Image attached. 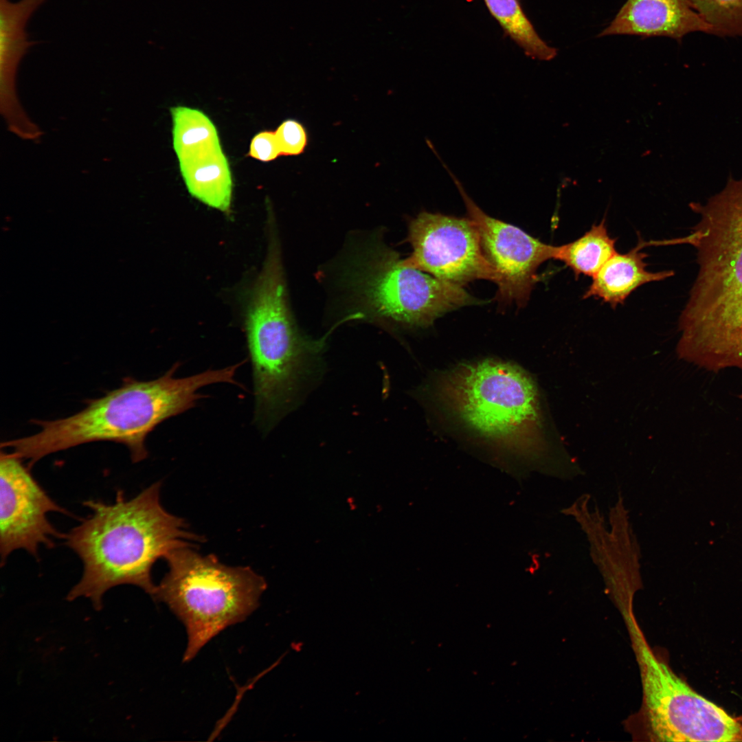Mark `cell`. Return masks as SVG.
Wrapping results in <instances>:
<instances>
[{
	"label": "cell",
	"mask_w": 742,
	"mask_h": 742,
	"mask_svg": "<svg viewBox=\"0 0 742 742\" xmlns=\"http://www.w3.org/2000/svg\"><path fill=\"white\" fill-rule=\"evenodd\" d=\"M157 482L131 499L122 491L106 504L89 499L91 513L64 536L66 545L80 559L82 574L67 599L89 598L95 610L110 589L133 585L152 598L156 587L151 570L173 549L203 538L186 530L183 519L167 512L160 502Z\"/></svg>",
	"instance_id": "6da1fadb"
},
{
	"label": "cell",
	"mask_w": 742,
	"mask_h": 742,
	"mask_svg": "<svg viewBox=\"0 0 742 742\" xmlns=\"http://www.w3.org/2000/svg\"><path fill=\"white\" fill-rule=\"evenodd\" d=\"M697 209L691 234L668 244L696 249L698 272L679 319V345L715 365L742 366V180Z\"/></svg>",
	"instance_id": "7a4b0ae2"
},
{
	"label": "cell",
	"mask_w": 742,
	"mask_h": 742,
	"mask_svg": "<svg viewBox=\"0 0 742 742\" xmlns=\"http://www.w3.org/2000/svg\"><path fill=\"white\" fill-rule=\"evenodd\" d=\"M179 366L175 363L155 380L126 378L118 388L89 401L82 410L54 420H34L41 428L38 432L1 445L28 460L29 468L47 455L96 441L122 444L133 462L142 461L148 456L147 436L164 420L194 407L205 396L198 392L200 388L235 382L233 366L175 378Z\"/></svg>",
	"instance_id": "3957f363"
},
{
	"label": "cell",
	"mask_w": 742,
	"mask_h": 742,
	"mask_svg": "<svg viewBox=\"0 0 742 742\" xmlns=\"http://www.w3.org/2000/svg\"><path fill=\"white\" fill-rule=\"evenodd\" d=\"M245 326L252 365L255 421L269 430L290 407L320 349L319 342L304 339L293 323L276 245L253 290Z\"/></svg>",
	"instance_id": "277c9868"
},
{
	"label": "cell",
	"mask_w": 742,
	"mask_h": 742,
	"mask_svg": "<svg viewBox=\"0 0 742 742\" xmlns=\"http://www.w3.org/2000/svg\"><path fill=\"white\" fill-rule=\"evenodd\" d=\"M191 547L176 548L166 556L168 572L153 597L167 605L186 627L183 662L227 627L245 620L267 588L264 578L249 567L225 565Z\"/></svg>",
	"instance_id": "5b68a950"
},
{
	"label": "cell",
	"mask_w": 742,
	"mask_h": 742,
	"mask_svg": "<svg viewBox=\"0 0 742 742\" xmlns=\"http://www.w3.org/2000/svg\"><path fill=\"white\" fill-rule=\"evenodd\" d=\"M437 396L462 423L495 445L524 454L543 447L537 387L514 364L460 365L441 376Z\"/></svg>",
	"instance_id": "8992f818"
},
{
	"label": "cell",
	"mask_w": 742,
	"mask_h": 742,
	"mask_svg": "<svg viewBox=\"0 0 742 742\" xmlns=\"http://www.w3.org/2000/svg\"><path fill=\"white\" fill-rule=\"evenodd\" d=\"M344 277L359 312L385 324L426 327L449 311L480 303L461 286L403 266L398 254L379 242L352 257Z\"/></svg>",
	"instance_id": "52a82bcc"
},
{
	"label": "cell",
	"mask_w": 742,
	"mask_h": 742,
	"mask_svg": "<svg viewBox=\"0 0 742 742\" xmlns=\"http://www.w3.org/2000/svg\"><path fill=\"white\" fill-rule=\"evenodd\" d=\"M623 619L640 673L642 702L628 726L650 741H741L742 724L694 691L651 649L634 614Z\"/></svg>",
	"instance_id": "ba28073f"
},
{
	"label": "cell",
	"mask_w": 742,
	"mask_h": 742,
	"mask_svg": "<svg viewBox=\"0 0 742 742\" xmlns=\"http://www.w3.org/2000/svg\"><path fill=\"white\" fill-rule=\"evenodd\" d=\"M407 240L412 252L401 260L404 267L461 286L476 280H497L469 217L423 211L410 221Z\"/></svg>",
	"instance_id": "9c48e42d"
},
{
	"label": "cell",
	"mask_w": 742,
	"mask_h": 742,
	"mask_svg": "<svg viewBox=\"0 0 742 742\" xmlns=\"http://www.w3.org/2000/svg\"><path fill=\"white\" fill-rule=\"evenodd\" d=\"M464 203L468 217L475 223L484 254L497 274L496 298L499 304L525 306L538 281L537 270L554 259L556 246L543 243L520 228L485 213L469 196L462 184L440 159Z\"/></svg>",
	"instance_id": "30bf717a"
},
{
	"label": "cell",
	"mask_w": 742,
	"mask_h": 742,
	"mask_svg": "<svg viewBox=\"0 0 742 742\" xmlns=\"http://www.w3.org/2000/svg\"><path fill=\"white\" fill-rule=\"evenodd\" d=\"M67 513L52 499L22 459L1 451L0 459V555L1 566L9 555L25 550L37 557L41 546L52 548L64 538L47 518L49 513Z\"/></svg>",
	"instance_id": "8fae6325"
},
{
	"label": "cell",
	"mask_w": 742,
	"mask_h": 742,
	"mask_svg": "<svg viewBox=\"0 0 742 742\" xmlns=\"http://www.w3.org/2000/svg\"><path fill=\"white\" fill-rule=\"evenodd\" d=\"M587 521L580 515L574 517L587 535L592 556L604 578L611 598L621 615L633 611V599L641 585L639 549L631 529L629 527L626 511L620 499L609 513L612 528L608 532L602 528L600 514L592 513L594 522L587 513Z\"/></svg>",
	"instance_id": "7c38bea8"
},
{
	"label": "cell",
	"mask_w": 742,
	"mask_h": 742,
	"mask_svg": "<svg viewBox=\"0 0 742 742\" xmlns=\"http://www.w3.org/2000/svg\"><path fill=\"white\" fill-rule=\"evenodd\" d=\"M693 32L715 34L686 0H627L598 37L635 35L681 39Z\"/></svg>",
	"instance_id": "4fadbf2b"
},
{
	"label": "cell",
	"mask_w": 742,
	"mask_h": 742,
	"mask_svg": "<svg viewBox=\"0 0 742 742\" xmlns=\"http://www.w3.org/2000/svg\"><path fill=\"white\" fill-rule=\"evenodd\" d=\"M641 249L638 244L625 254L616 252L592 277L583 298H599L614 308L624 303L639 286L672 275L669 271H648L645 262L647 255L640 251Z\"/></svg>",
	"instance_id": "5bb4252c"
},
{
	"label": "cell",
	"mask_w": 742,
	"mask_h": 742,
	"mask_svg": "<svg viewBox=\"0 0 742 742\" xmlns=\"http://www.w3.org/2000/svg\"><path fill=\"white\" fill-rule=\"evenodd\" d=\"M179 162L183 179L192 196L221 211L229 210L232 174L221 146Z\"/></svg>",
	"instance_id": "9a60e30c"
},
{
	"label": "cell",
	"mask_w": 742,
	"mask_h": 742,
	"mask_svg": "<svg viewBox=\"0 0 742 742\" xmlns=\"http://www.w3.org/2000/svg\"><path fill=\"white\" fill-rule=\"evenodd\" d=\"M616 252V239L609 234L603 219L575 240L556 246L554 259L569 267L576 276L592 278Z\"/></svg>",
	"instance_id": "2e32d148"
},
{
	"label": "cell",
	"mask_w": 742,
	"mask_h": 742,
	"mask_svg": "<svg viewBox=\"0 0 742 742\" xmlns=\"http://www.w3.org/2000/svg\"><path fill=\"white\" fill-rule=\"evenodd\" d=\"M173 148L179 161L221 147L216 128L202 111L186 106L170 109Z\"/></svg>",
	"instance_id": "e0dca14e"
},
{
	"label": "cell",
	"mask_w": 742,
	"mask_h": 742,
	"mask_svg": "<svg viewBox=\"0 0 742 742\" xmlns=\"http://www.w3.org/2000/svg\"><path fill=\"white\" fill-rule=\"evenodd\" d=\"M491 15L504 32L533 59L551 60L557 49L548 45L537 34L518 0H484Z\"/></svg>",
	"instance_id": "ac0fdd59"
},
{
	"label": "cell",
	"mask_w": 742,
	"mask_h": 742,
	"mask_svg": "<svg viewBox=\"0 0 742 742\" xmlns=\"http://www.w3.org/2000/svg\"><path fill=\"white\" fill-rule=\"evenodd\" d=\"M715 34L742 36V0H686Z\"/></svg>",
	"instance_id": "d6986e66"
},
{
	"label": "cell",
	"mask_w": 742,
	"mask_h": 742,
	"mask_svg": "<svg viewBox=\"0 0 742 742\" xmlns=\"http://www.w3.org/2000/svg\"><path fill=\"white\" fill-rule=\"evenodd\" d=\"M281 155H297L302 153L307 144L304 126L293 120L284 121L275 131Z\"/></svg>",
	"instance_id": "ffe728a7"
},
{
	"label": "cell",
	"mask_w": 742,
	"mask_h": 742,
	"mask_svg": "<svg viewBox=\"0 0 742 742\" xmlns=\"http://www.w3.org/2000/svg\"><path fill=\"white\" fill-rule=\"evenodd\" d=\"M280 153L275 132L262 131L251 139L249 155L262 161L276 159Z\"/></svg>",
	"instance_id": "44dd1931"
},
{
	"label": "cell",
	"mask_w": 742,
	"mask_h": 742,
	"mask_svg": "<svg viewBox=\"0 0 742 742\" xmlns=\"http://www.w3.org/2000/svg\"><path fill=\"white\" fill-rule=\"evenodd\" d=\"M739 397H740V398H741V399L742 400V392H741V394L739 395Z\"/></svg>",
	"instance_id": "7402d4cb"
}]
</instances>
